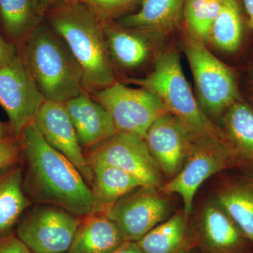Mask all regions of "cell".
<instances>
[{"instance_id": "1", "label": "cell", "mask_w": 253, "mask_h": 253, "mask_svg": "<svg viewBox=\"0 0 253 253\" xmlns=\"http://www.w3.org/2000/svg\"><path fill=\"white\" fill-rule=\"evenodd\" d=\"M18 139L26 163L23 189L32 203L60 208L78 217L90 214L91 188L73 163L46 142L33 121Z\"/></svg>"}, {"instance_id": "2", "label": "cell", "mask_w": 253, "mask_h": 253, "mask_svg": "<svg viewBox=\"0 0 253 253\" xmlns=\"http://www.w3.org/2000/svg\"><path fill=\"white\" fill-rule=\"evenodd\" d=\"M44 18L81 66L84 90L91 94L117 81L103 22L87 6L77 0H61L46 10Z\"/></svg>"}, {"instance_id": "3", "label": "cell", "mask_w": 253, "mask_h": 253, "mask_svg": "<svg viewBox=\"0 0 253 253\" xmlns=\"http://www.w3.org/2000/svg\"><path fill=\"white\" fill-rule=\"evenodd\" d=\"M18 48L44 101L66 104L84 91L81 66L61 37L45 21Z\"/></svg>"}, {"instance_id": "4", "label": "cell", "mask_w": 253, "mask_h": 253, "mask_svg": "<svg viewBox=\"0 0 253 253\" xmlns=\"http://www.w3.org/2000/svg\"><path fill=\"white\" fill-rule=\"evenodd\" d=\"M126 82L158 96L168 112L185 129L193 144L211 140L222 142L219 126L200 107L184 76L179 55L174 50L161 53L155 62L154 69L147 76L128 79Z\"/></svg>"}, {"instance_id": "5", "label": "cell", "mask_w": 253, "mask_h": 253, "mask_svg": "<svg viewBox=\"0 0 253 253\" xmlns=\"http://www.w3.org/2000/svg\"><path fill=\"white\" fill-rule=\"evenodd\" d=\"M182 46L194 76L200 107L213 123L219 121L241 99L234 73L208 50L204 41L187 30Z\"/></svg>"}, {"instance_id": "6", "label": "cell", "mask_w": 253, "mask_h": 253, "mask_svg": "<svg viewBox=\"0 0 253 253\" xmlns=\"http://www.w3.org/2000/svg\"><path fill=\"white\" fill-rule=\"evenodd\" d=\"M90 95L108 111L119 132L144 138L154 121L168 113L163 101L154 93L118 81Z\"/></svg>"}, {"instance_id": "7", "label": "cell", "mask_w": 253, "mask_h": 253, "mask_svg": "<svg viewBox=\"0 0 253 253\" xmlns=\"http://www.w3.org/2000/svg\"><path fill=\"white\" fill-rule=\"evenodd\" d=\"M84 155L89 165L102 163L119 168L136 178L142 186L161 188L166 182L142 136L117 131Z\"/></svg>"}, {"instance_id": "8", "label": "cell", "mask_w": 253, "mask_h": 253, "mask_svg": "<svg viewBox=\"0 0 253 253\" xmlns=\"http://www.w3.org/2000/svg\"><path fill=\"white\" fill-rule=\"evenodd\" d=\"M169 196L156 186H139L118 200L105 214L116 223L126 241L137 242L169 217Z\"/></svg>"}, {"instance_id": "9", "label": "cell", "mask_w": 253, "mask_h": 253, "mask_svg": "<svg viewBox=\"0 0 253 253\" xmlns=\"http://www.w3.org/2000/svg\"><path fill=\"white\" fill-rule=\"evenodd\" d=\"M81 219L49 205L37 204L17 227V236L34 253H67Z\"/></svg>"}, {"instance_id": "10", "label": "cell", "mask_w": 253, "mask_h": 253, "mask_svg": "<svg viewBox=\"0 0 253 253\" xmlns=\"http://www.w3.org/2000/svg\"><path fill=\"white\" fill-rule=\"evenodd\" d=\"M190 223L195 248L201 253H253L239 226L212 197L193 212Z\"/></svg>"}, {"instance_id": "11", "label": "cell", "mask_w": 253, "mask_h": 253, "mask_svg": "<svg viewBox=\"0 0 253 253\" xmlns=\"http://www.w3.org/2000/svg\"><path fill=\"white\" fill-rule=\"evenodd\" d=\"M232 168L230 158L221 141L196 143L193 144L180 172L166 181L161 189L168 194L179 195L184 212L191 216L200 186L211 176Z\"/></svg>"}, {"instance_id": "12", "label": "cell", "mask_w": 253, "mask_h": 253, "mask_svg": "<svg viewBox=\"0 0 253 253\" xmlns=\"http://www.w3.org/2000/svg\"><path fill=\"white\" fill-rule=\"evenodd\" d=\"M44 99L21 54L0 69V106L9 118L14 135L33 122Z\"/></svg>"}, {"instance_id": "13", "label": "cell", "mask_w": 253, "mask_h": 253, "mask_svg": "<svg viewBox=\"0 0 253 253\" xmlns=\"http://www.w3.org/2000/svg\"><path fill=\"white\" fill-rule=\"evenodd\" d=\"M33 123L46 142L69 160L91 185L92 171L78 141L65 104L44 101Z\"/></svg>"}, {"instance_id": "14", "label": "cell", "mask_w": 253, "mask_h": 253, "mask_svg": "<svg viewBox=\"0 0 253 253\" xmlns=\"http://www.w3.org/2000/svg\"><path fill=\"white\" fill-rule=\"evenodd\" d=\"M144 139L166 181L180 172L194 144L178 120L169 112L154 121Z\"/></svg>"}, {"instance_id": "15", "label": "cell", "mask_w": 253, "mask_h": 253, "mask_svg": "<svg viewBox=\"0 0 253 253\" xmlns=\"http://www.w3.org/2000/svg\"><path fill=\"white\" fill-rule=\"evenodd\" d=\"M221 141L233 168L253 177V108L236 101L219 121Z\"/></svg>"}, {"instance_id": "16", "label": "cell", "mask_w": 253, "mask_h": 253, "mask_svg": "<svg viewBox=\"0 0 253 253\" xmlns=\"http://www.w3.org/2000/svg\"><path fill=\"white\" fill-rule=\"evenodd\" d=\"M65 106L82 149L88 151L117 132L109 113L87 91L70 100Z\"/></svg>"}, {"instance_id": "17", "label": "cell", "mask_w": 253, "mask_h": 253, "mask_svg": "<svg viewBox=\"0 0 253 253\" xmlns=\"http://www.w3.org/2000/svg\"><path fill=\"white\" fill-rule=\"evenodd\" d=\"M185 3L186 0H142L139 10L115 21L151 38L164 36L179 26Z\"/></svg>"}, {"instance_id": "18", "label": "cell", "mask_w": 253, "mask_h": 253, "mask_svg": "<svg viewBox=\"0 0 253 253\" xmlns=\"http://www.w3.org/2000/svg\"><path fill=\"white\" fill-rule=\"evenodd\" d=\"M111 61L126 70L141 67L149 59V38L143 32L124 27L116 21L103 22Z\"/></svg>"}, {"instance_id": "19", "label": "cell", "mask_w": 253, "mask_h": 253, "mask_svg": "<svg viewBox=\"0 0 253 253\" xmlns=\"http://www.w3.org/2000/svg\"><path fill=\"white\" fill-rule=\"evenodd\" d=\"M190 217L179 210L136 243L144 253H190L195 248Z\"/></svg>"}, {"instance_id": "20", "label": "cell", "mask_w": 253, "mask_h": 253, "mask_svg": "<svg viewBox=\"0 0 253 253\" xmlns=\"http://www.w3.org/2000/svg\"><path fill=\"white\" fill-rule=\"evenodd\" d=\"M82 218L67 253H111L126 241L106 214L90 213Z\"/></svg>"}, {"instance_id": "21", "label": "cell", "mask_w": 253, "mask_h": 253, "mask_svg": "<svg viewBox=\"0 0 253 253\" xmlns=\"http://www.w3.org/2000/svg\"><path fill=\"white\" fill-rule=\"evenodd\" d=\"M212 198L239 226L253 249V177L244 175L226 180Z\"/></svg>"}, {"instance_id": "22", "label": "cell", "mask_w": 253, "mask_h": 253, "mask_svg": "<svg viewBox=\"0 0 253 253\" xmlns=\"http://www.w3.org/2000/svg\"><path fill=\"white\" fill-rule=\"evenodd\" d=\"M89 166L93 174L91 189L94 206L91 213L105 214L118 200L142 186L136 178L119 168L102 163Z\"/></svg>"}, {"instance_id": "23", "label": "cell", "mask_w": 253, "mask_h": 253, "mask_svg": "<svg viewBox=\"0 0 253 253\" xmlns=\"http://www.w3.org/2000/svg\"><path fill=\"white\" fill-rule=\"evenodd\" d=\"M44 21L38 0H0L1 31L17 46Z\"/></svg>"}, {"instance_id": "24", "label": "cell", "mask_w": 253, "mask_h": 253, "mask_svg": "<svg viewBox=\"0 0 253 253\" xmlns=\"http://www.w3.org/2000/svg\"><path fill=\"white\" fill-rule=\"evenodd\" d=\"M32 201L23 189L22 168L15 165L0 172V236L19 221Z\"/></svg>"}, {"instance_id": "25", "label": "cell", "mask_w": 253, "mask_h": 253, "mask_svg": "<svg viewBox=\"0 0 253 253\" xmlns=\"http://www.w3.org/2000/svg\"><path fill=\"white\" fill-rule=\"evenodd\" d=\"M243 17L239 0H223L211 28L210 41L226 52L237 51L243 38Z\"/></svg>"}, {"instance_id": "26", "label": "cell", "mask_w": 253, "mask_h": 253, "mask_svg": "<svg viewBox=\"0 0 253 253\" xmlns=\"http://www.w3.org/2000/svg\"><path fill=\"white\" fill-rule=\"evenodd\" d=\"M220 0H186L183 17L186 29L205 43L210 41L211 28L220 11Z\"/></svg>"}, {"instance_id": "27", "label": "cell", "mask_w": 253, "mask_h": 253, "mask_svg": "<svg viewBox=\"0 0 253 253\" xmlns=\"http://www.w3.org/2000/svg\"><path fill=\"white\" fill-rule=\"evenodd\" d=\"M87 6L102 22L116 21L142 0H77Z\"/></svg>"}, {"instance_id": "28", "label": "cell", "mask_w": 253, "mask_h": 253, "mask_svg": "<svg viewBox=\"0 0 253 253\" xmlns=\"http://www.w3.org/2000/svg\"><path fill=\"white\" fill-rule=\"evenodd\" d=\"M21 158V144L18 136H10L0 141V172L18 164Z\"/></svg>"}, {"instance_id": "29", "label": "cell", "mask_w": 253, "mask_h": 253, "mask_svg": "<svg viewBox=\"0 0 253 253\" xmlns=\"http://www.w3.org/2000/svg\"><path fill=\"white\" fill-rule=\"evenodd\" d=\"M18 55V46L10 41L0 29V69L10 64Z\"/></svg>"}, {"instance_id": "30", "label": "cell", "mask_w": 253, "mask_h": 253, "mask_svg": "<svg viewBox=\"0 0 253 253\" xmlns=\"http://www.w3.org/2000/svg\"><path fill=\"white\" fill-rule=\"evenodd\" d=\"M0 253H34L18 236H0Z\"/></svg>"}, {"instance_id": "31", "label": "cell", "mask_w": 253, "mask_h": 253, "mask_svg": "<svg viewBox=\"0 0 253 253\" xmlns=\"http://www.w3.org/2000/svg\"><path fill=\"white\" fill-rule=\"evenodd\" d=\"M111 253H144L136 242L125 241L120 247Z\"/></svg>"}, {"instance_id": "32", "label": "cell", "mask_w": 253, "mask_h": 253, "mask_svg": "<svg viewBox=\"0 0 253 253\" xmlns=\"http://www.w3.org/2000/svg\"><path fill=\"white\" fill-rule=\"evenodd\" d=\"M12 136L16 135H14L11 130L9 124L5 125L4 123L0 122V141Z\"/></svg>"}, {"instance_id": "33", "label": "cell", "mask_w": 253, "mask_h": 253, "mask_svg": "<svg viewBox=\"0 0 253 253\" xmlns=\"http://www.w3.org/2000/svg\"><path fill=\"white\" fill-rule=\"evenodd\" d=\"M59 1H61V0H38V2L41 5L42 9L45 14L46 10L49 9L51 6H53V5Z\"/></svg>"}, {"instance_id": "34", "label": "cell", "mask_w": 253, "mask_h": 253, "mask_svg": "<svg viewBox=\"0 0 253 253\" xmlns=\"http://www.w3.org/2000/svg\"><path fill=\"white\" fill-rule=\"evenodd\" d=\"M251 83H252V85L253 86V75L252 81H251Z\"/></svg>"}, {"instance_id": "35", "label": "cell", "mask_w": 253, "mask_h": 253, "mask_svg": "<svg viewBox=\"0 0 253 253\" xmlns=\"http://www.w3.org/2000/svg\"><path fill=\"white\" fill-rule=\"evenodd\" d=\"M220 1H223V0H220Z\"/></svg>"}]
</instances>
